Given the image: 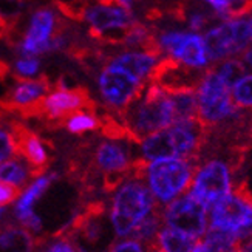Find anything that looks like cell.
Segmentation results:
<instances>
[{
    "instance_id": "cell-1",
    "label": "cell",
    "mask_w": 252,
    "mask_h": 252,
    "mask_svg": "<svg viewBox=\"0 0 252 252\" xmlns=\"http://www.w3.org/2000/svg\"><path fill=\"white\" fill-rule=\"evenodd\" d=\"M211 135V128L200 118L175 123L141 142V152L149 161L195 159L200 162L201 152Z\"/></svg>"
},
{
    "instance_id": "cell-2",
    "label": "cell",
    "mask_w": 252,
    "mask_h": 252,
    "mask_svg": "<svg viewBox=\"0 0 252 252\" xmlns=\"http://www.w3.org/2000/svg\"><path fill=\"white\" fill-rule=\"evenodd\" d=\"M118 118L142 142L144 138L173 124V105L167 93L147 82L142 93Z\"/></svg>"
},
{
    "instance_id": "cell-3",
    "label": "cell",
    "mask_w": 252,
    "mask_h": 252,
    "mask_svg": "<svg viewBox=\"0 0 252 252\" xmlns=\"http://www.w3.org/2000/svg\"><path fill=\"white\" fill-rule=\"evenodd\" d=\"M157 200L144 180L128 178L112 198L110 220L116 237H127L155 207Z\"/></svg>"
},
{
    "instance_id": "cell-4",
    "label": "cell",
    "mask_w": 252,
    "mask_h": 252,
    "mask_svg": "<svg viewBox=\"0 0 252 252\" xmlns=\"http://www.w3.org/2000/svg\"><path fill=\"white\" fill-rule=\"evenodd\" d=\"M232 177L226 153L206 149L200 157V167L192 181L189 193L207 211H211L218 201L231 193Z\"/></svg>"
},
{
    "instance_id": "cell-5",
    "label": "cell",
    "mask_w": 252,
    "mask_h": 252,
    "mask_svg": "<svg viewBox=\"0 0 252 252\" xmlns=\"http://www.w3.org/2000/svg\"><path fill=\"white\" fill-rule=\"evenodd\" d=\"M195 159H159L149 164L146 181L159 206H167L183 193L189 192L198 172Z\"/></svg>"
},
{
    "instance_id": "cell-6",
    "label": "cell",
    "mask_w": 252,
    "mask_h": 252,
    "mask_svg": "<svg viewBox=\"0 0 252 252\" xmlns=\"http://www.w3.org/2000/svg\"><path fill=\"white\" fill-rule=\"evenodd\" d=\"M62 17L53 5H40L30 13L25 30L14 43L16 56L43 58L51 54V40L62 30Z\"/></svg>"
},
{
    "instance_id": "cell-7",
    "label": "cell",
    "mask_w": 252,
    "mask_h": 252,
    "mask_svg": "<svg viewBox=\"0 0 252 252\" xmlns=\"http://www.w3.org/2000/svg\"><path fill=\"white\" fill-rule=\"evenodd\" d=\"M196 96H198V118L209 128L231 121L242 112L234 105L229 87L212 67L206 68Z\"/></svg>"
},
{
    "instance_id": "cell-8",
    "label": "cell",
    "mask_w": 252,
    "mask_h": 252,
    "mask_svg": "<svg viewBox=\"0 0 252 252\" xmlns=\"http://www.w3.org/2000/svg\"><path fill=\"white\" fill-rule=\"evenodd\" d=\"M96 84L105 112L119 116L142 93L147 82L136 79L124 70L102 65L96 73Z\"/></svg>"
},
{
    "instance_id": "cell-9",
    "label": "cell",
    "mask_w": 252,
    "mask_h": 252,
    "mask_svg": "<svg viewBox=\"0 0 252 252\" xmlns=\"http://www.w3.org/2000/svg\"><path fill=\"white\" fill-rule=\"evenodd\" d=\"M79 110L97 112V104L85 87L61 89L53 85V89L43 97L39 107L37 118L47 121L50 128H61V124L65 119Z\"/></svg>"
},
{
    "instance_id": "cell-10",
    "label": "cell",
    "mask_w": 252,
    "mask_h": 252,
    "mask_svg": "<svg viewBox=\"0 0 252 252\" xmlns=\"http://www.w3.org/2000/svg\"><path fill=\"white\" fill-rule=\"evenodd\" d=\"M76 16L89 27L90 36L99 42L112 31L128 28L136 22L135 14L119 6L115 0H97L81 5Z\"/></svg>"
},
{
    "instance_id": "cell-11",
    "label": "cell",
    "mask_w": 252,
    "mask_h": 252,
    "mask_svg": "<svg viewBox=\"0 0 252 252\" xmlns=\"http://www.w3.org/2000/svg\"><path fill=\"white\" fill-rule=\"evenodd\" d=\"M207 59L218 63L231 56L242 54L251 40L249 20L240 19L224 22L220 27L209 30L203 37Z\"/></svg>"
},
{
    "instance_id": "cell-12",
    "label": "cell",
    "mask_w": 252,
    "mask_h": 252,
    "mask_svg": "<svg viewBox=\"0 0 252 252\" xmlns=\"http://www.w3.org/2000/svg\"><path fill=\"white\" fill-rule=\"evenodd\" d=\"M162 223L193 238L207 232V209L190 193H184L162 207Z\"/></svg>"
},
{
    "instance_id": "cell-13",
    "label": "cell",
    "mask_w": 252,
    "mask_h": 252,
    "mask_svg": "<svg viewBox=\"0 0 252 252\" xmlns=\"http://www.w3.org/2000/svg\"><path fill=\"white\" fill-rule=\"evenodd\" d=\"M204 73L206 70L189 67L172 56H167L158 61L155 68L150 73L149 82L158 85L167 94L198 92Z\"/></svg>"
},
{
    "instance_id": "cell-14",
    "label": "cell",
    "mask_w": 252,
    "mask_h": 252,
    "mask_svg": "<svg viewBox=\"0 0 252 252\" xmlns=\"http://www.w3.org/2000/svg\"><path fill=\"white\" fill-rule=\"evenodd\" d=\"M53 85L45 76L36 79H14L6 94L0 99V107L6 112H17L24 118H37L39 107Z\"/></svg>"
},
{
    "instance_id": "cell-15",
    "label": "cell",
    "mask_w": 252,
    "mask_h": 252,
    "mask_svg": "<svg viewBox=\"0 0 252 252\" xmlns=\"http://www.w3.org/2000/svg\"><path fill=\"white\" fill-rule=\"evenodd\" d=\"M157 36L159 45L164 51H167L173 59L180 61L184 65L193 68L204 70L209 63L206 53L204 40L196 32H184L177 30L153 32Z\"/></svg>"
},
{
    "instance_id": "cell-16",
    "label": "cell",
    "mask_w": 252,
    "mask_h": 252,
    "mask_svg": "<svg viewBox=\"0 0 252 252\" xmlns=\"http://www.w3.org/2000/svg\"><path fill=\"white\" fill-rule=\"evenodd\" d=\"M14 136H16V147L17 155L24 158L30 166L31 180H39L43 173L51 166V157L48 153V147L53 149V144L40 138L36 131L30 130L22 123L11 121Z\"/></svg>"
},
{
    "instance_id": "cell-17",
    "label": "cell",
    "mask_w": 252,
    "mask_h": 252,
    "mask_svg": "<svg viewBox=\"0 0 252 252\" xmlns=\"http://www.w3.org/2000/svg\"><path fill=\"white\" fill-rule=\"evenodd\" d=\"M211 227L235 235L252 231V206L231 192L211 209Z\"/></svg>"
},
{
    "instance_id": "cell-18",
    "label": "cell",
    "mask_w": 252,
    "mask_h": 252,
    "mask_svg": "<svg viewBox=\"0 0 252 252\" xmlns=\"http://www.w3.org/2000/svg\"><path fill=\"white\" fill-rule=\"evenodd\" d=\"M101 58L104 65H110V67L124 70L142 82H149L150 73L159 61V58L152 56V54L146 51L126 50V48L113 51L110 54H104Z\"/></svg>"
},
{
    "instance_id": "cell-19",
    "label": "cell",
    "mask_w": 252,
    "mask_h": 252,
    "mask_svg": "<svg viewBox=\"0 0 252 252\" xmlns=\"http://www.w3.org/2000/svg\"><path fill=\"white\" fill-rule=\"evenodd\" d=\"M39 238L17 221L0 224V252H36Z\"/></svg>"
},
{
    "instance_id": "cell-20",
    "label": "cell",
    "mask_w": 252,
    "mask_h": 252,
    "mask_svg": "<svg viewBox=\"0 0 252 252\" xmlns=\"http://www.w3.org/2000/svg\"><path fill=\"white\" fill-rule=\"evenodd\" d=\"M61 127H63L71 135L81 136L89 131L101 130V116L93 110H79L65 119Z\"/></svg>"
},
{
    "instance_id": "cell-21",
    "label": "cell",
    "mask_w": 252,
    "mask_h": 252,
    "mask_svg": "<svg viewBox=\"0 0 252 252\" xmlns=\"http://www.w3.org/2000/svg\"><path fill=\"white\" fill-rule=\"evenodd\" d=\"M173 105V124L198 118V96L196 92L169 94Z\"/></svg>"
},
{
    "instance_id": "cell-22",
    "label": "cell",
    "mask_w": 252,
    "mask_h": 252,
    "mask_svg": "<svg viewBox=\"0 0 252 252\" xmlns=\"http://www.w3.org/2000/svg\"><path fill=\"white\" fill-rule=\"evenodd\" d=\"M157 243L166 252H192L196 242L190 235H186L172 227L162 226L161 231L158 232Z\"/></svg>"
},
{
    "instance_id": "cell-23",
    "label": "cell",
    "mask_w": 252,
    "mask_h": 252,
    "mask_svg": "<svg viewBox=\"0 0 252 252\" xmlns=\"http://www.w3.org/2000/svg\"><path fill=\"white\" fill-rule=\"evenodd\" d=\"M24 161L25 159L20 155H14L13 158L0 164V181L16 184L19 188H25L31 180V175L28 162Z\"/></svg>"
},
{
    "instance_id": "cell-24",
    "label": "cell",
    "mask_w": 252,
    "mask_h": 252,
    "mask_svg": "<svg viewBox=\"0 0 252 252\" xmlns=\"http://www.w3.org/2000/svg\"><path fill=\"white\" fill-rule=\"evenodd\" d=\"M59 178V173L58 172H53L47 177H42L39 180H36L32 183L30 188L25 189V192L22 193L19 203L14 207V212H27V211H32V206L34 203L40 198V196L47 192L48 188H51V184L54 181H58Z\"/></svg>"
},
{
    "instance_id": "cell-25",
    "label": "cell",
    "mask_w": 252,
    "mask_h": 252,
    "mask_svg": "<svg viewBox=\"0 0 252 252\" xmlns=\"http://www.w3.org/2000/svg\"><path fill=\"white\" fill-rule=\"evenodd\" d=\"M36 252H87L73 237L61 229L56 234L40 237Z\"/></svg>"
},
{
    "instance_id": "cell-26",
    "label": "cell",
    "mask_w": 252,
    "mask_h": 252,
    "mask_svg": "<svg viewBox=\"0 0 252 252\" xmlns=\"http://www.w3.org/2000/svg\"><path fill=\"white\" fill-rule=\"evenodd\" d=\"M43 61L37 56H16L11 62V74L14 79H36L42 76Z\"/></svg>"
},
{
    "instance_id": "cell-27",
    "label": "cell",
    "mask_w": 252,
    "mask_h": 252,
    "mask_svg": "<svg viewBox=\"0 0 252 252\" xmlns=\"http://www.w3.org/2000/svg\"><path fill=\"white\" fill-rule=\"evenodd\" d=\"M212 68L223 79V82L229 87V89L234 87L242 78H245V74L248 73V68H246L245 62L237 59V58L218 62V63L212 65Z\"/></svg>"
},
{
    "instance_id": "cell-28",
    "label": "cell",
    "mask_w": 252,
    "mask_h": 252,
    "mask_svg": "<svg viewBox=\"0 0 252 252\" xmlns=\"http://www.w3.org/2000/svg\"><path fill=\"white\" fill-rule=\"evenodd\" d=\"M231 97L240 110H252V74L245 76L232 87Z\"/></svg>"
},
{
    "instance_id": "cell-29",
    "label": "cell",
    "mask_w": 252,
    "mask_h": 252,
    "mask_svg": "<svg viewBox=\"0 0 252 252\" xmlns=\"http://www.w3.org/2000/svg\"><path fill=\"white\" fill-rule=\"evenodd\" d=\"M14 220L24 226L25 229L31 234H37L42 231V221L40 217L34 212V211H27V212H14Z\"/></svg>"
},
{
    "instance_id": "cell-30",
    "label": "cell",
    "mask_w": 252,
    "mask_h": 252,
    "mask_svg": "<svg viewBox=\"0 0 252 252\" xmlns=\"http://www.w3.org/2000/svg\"><path fill=\"white\" fill-rule=\"evenodd\" d=\"M22 188L11 183L0 181V207H6L9 204H13L22 196Z\"/></svg>"
},
{
    "instance_id": "cell-31",
    "label": "cell",
    "mask_w": 252,
    "mask_h": 252,
    "mask_svg": "<svg viewBox=\"0 0 252 252\" xmlns=\"http://www.w3.org/2000/svg\"><path fill=\"white\" fill-rule=\"evenodd\" d=\"M108 252H146V248L138 240L126 238L112 243L110 248H108Z\"/></svg>"
},
{
    "instance_id": "cell-32",
    "label": "cell",
    "mask_w": 252,
    "mask_h": 252,
    "mask_svg": "<svg viewBox=\"0 0 252 252\" xmlns=\"http://www.w3.org/2000/svg\"><path fill=\"white\" fill-rule=\"evenodd\" d=\"M242 61L245 62V65L252 68V45L248 47L243 53H242Z\"/></svg>"
},
{
    "instance_id": "cell-33",
    "label": "cell",
    "mask_w": 252,
    "mask_h": 252,
    "mask_svg": "<svg viewBox=\"0 0 252 252\" xmlns=\"http://www.w3.org/2000/svg\"><path fill=\"white\" fill-rule=\"evenodd\" d=\"M240 252H252V238H249L242 243V249H240Z\"/></svg>"
},
{
    "instance_id": "cell-34",
    "label": "cell",
    "mask_w": 252,
    "mask_h": 252,
    "mask_svg": "<svg viewBox=\"0 0 252 252\" xmlns=\"http://www.w3.org/2000/svg\"><path fill=\"white\" fill-rule=\"evenodd\" d=\"M248 135H249V139L252 142V113L249 116V123H248Z\"/></svg>"
},
{
    "instance_id": "cell-35",
    "label": "cell",
    "mask_w": 252,
    "mask_h": 252,
    "mask_svg": "<svg viewBox=\"0 0 252 252\" xmlns=\"http://www.w3.org/2000/svg\"><path fill=\"white\" fill-rule=\"evenodd\" d=\"M149 252H166V251L161 249L159 246H157V248H153V249H152V251H149Z\"/></svg>"
},
{
    "instance_id": "cell-36",
    "label": "cell",
    "mask_w": 252,
    "mask_h": 252,
    "mask_svg": "<svg viewBox=\"0 0 252 252\" xmlns=\"http://www.w3.org/2000/svg\"><path fill=\"white\" fill-rule=\"evenodd\" d=\"M248 20H249V32H251V40H252V17H249Z\"/></svg>"
},
{
    "instance_id": "cell-37",
    "label": "cell",
    "mask_w": 252,
    "mask_h": 252,
    "mask_svg": "<svg viewBox=\"0 0 252 252\" xmlns=\"http://www.w3.org/2000/svg\"><path fill=\"white\" fill-rule=\"evenodd\" d=\"M248 6H249V13H252V0H249V2H248Z\"/></svg>"
},
{
    "instance_id": "cell-38",
    "label": "cell",
    "mask_w": 252,
    "mask_h": 252,
    "mask_svg": "<svg viewBox=\"0 0 252 252\" xmlns=\"http://www.w3.org/2000/svg\"><path fill=\"white\" fill-rule=\"evenodd\" d=\"M2 215H3V211H2V209H0V218H2Z\"/></svg>"
},
{
    "instance_id": "cell-39",
    "label": "cell",
    "mask_w": 252,
    "mask_h": 252,
    "mask_svg": "<svg viewBox=\"0 0 252 252\" xmlns=\"http://www.w3.org/2000/svg\"><path fill=\"white\" fill-rule=\"evenodd\" d=\"M0 30H2V24H0Z\"/></svg>"
},
{
    "instance_id": "cell-40",
    "label": "cell",
    "mask_w": 252,
    "mask_h": 252,
    "mask_svg": "<svg viewBox=\"0 0 252 252\" xmlns=\"http://www.w3.org/2000/svg\"><path fill=\"white\" fill-rule=\"evenodd\" d=\"M0 118H2V115H0Z\"/></svg>"
},
{
    "instance_id": "cell-41",
    "label": "cell",
    "mask_w": 252,
    "mask_h": 252,
    "mask_svg": "<svg viewBox=\"0 0 252 252\" xmlns=\"http://www.w3.org/2000/svg\"><path fill=\"white\" fill-rule=\"evenodd\" d=\"M0 2H2V0H0Z\"/></svg>"
}]
</instances>
